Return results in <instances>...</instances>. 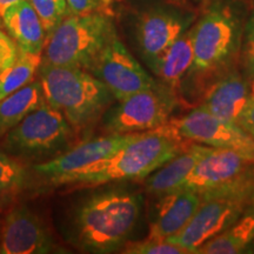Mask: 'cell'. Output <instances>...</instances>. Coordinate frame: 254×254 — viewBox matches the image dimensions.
<instances>
[{"label": "cell", "instance_id": "obj_16", "mask_svg": "<svg viewBox=\"0 0 254 254\" xmlns=\"http://www.w3.org/2000/svg\"><path fill=\"white\" fill-rule=\"evenodd\" d=\"M250 99L251 93L245 79L240 73L231 72L209 88L201 107L218 118L237 124Z\"/></svg>", "mask_w": 254, "mask_h": 254}, {"label": "cell", "instance_id": "obj_28", "mask_svg": "<svg viewBox=\"0 0 254 254\" xmlns=\"http://www.w3.org/2000/svg\"><path fill=\"white\" fill-rule=\"evenodd\" d=\"M69 14H88L105 12L110 0H66Z\"/></svg>", "mask_w": 254, "mask_h": 254}, {"label": "cell", "instance_id": "obj_31", "mask_svg": "<svg viewBox=\"0 0 254 254\" xmlns=\"http://www.w3.org/2000/svg\"><path fill=\"white\" fill-rule=\"evenodd\" d=\"M251 97H254V81L252 84V88H251Z\"/></svg>", "mask_w": 254, "mask_h": 254}, {"label": "cell", "instance_id": "obj_18", "mask_svg": "<svg viewBox=\"0 0 254 254\" xmlns=\"http://www.w3.org/2000/svg\"><path fill=\"white\" fill-rule=\"evenodd\" d=\"M212 147L202 144H193L168 160L147 178L145 187L151 195L161 198L178 190L199 160Z\"/></svg>", "mask_w": 254, "mask_h": 254}, {"label": "cell", "instance_id": "obj_5", "mask_svg": "<svg viewBox=\"0 0 254 254\" xmlns=\"http://www.w3.org/2000/svg\"><path fill=\"white\" fill-rule=\"evenodd\" d=\"M192 28L194 51L192 72L209 73L226 67L239 52L243 26L240 18L230 6H213Z\"/></svg>", "mask_w": 254, "mask_h": 254}, {"label": "cell", "instance_id": "obj_11", "mask_svg": "<svg viewBox=\"0 0 254 254\" xmlns=\"http://www.w3.org/2000/svg\"><path fill=\"white\" fill-rule=\"evenodd\" d=\"M140 133H111L106 136L90 139L59 157L37 165L34 170L40 177L49 179L52 184H58L81 168L112 157L120 148L138 138Z\"/></svg>", "mask_w": 254, "mask_h": 254}, {"label": "cell", "instance_id": "obj_24", "mask_svg": "<svg viewBox=\"0 0 254 254\" xmlns=\"http://www.w3.org/2000/svg\"><path fill=\"white\" fill-rule=\"evenodd\" d=\"M27 184V172L25 168L0 151V192H12L23 189Z\"/></svg>", "mask_w": 254, "mask_h": 254}, {"label": "cell", "instance_id": "obj_22", "mask_svg": "<svg viewBox=\"0 0 254 254\" xmlns=\"http://www.w3.org/2000/svg\"><path fill=\"white\" fill-rule=\"evenodd\" d=\"M41 60L43 53L19 50L15 62L0 73V100L30 84L37 71H39Z\"/></svg>", "mask_w": 254, "mask_h": 254}, {"label": "cell", "instance_id": "obj_27", "mask_svg": "<svg viewBox=\"0 0 254 254\" xmlns=\"http://www.w3.org/2000/svg\"><path fill=\"white\" fill-rule=\"evenodd\" d=\"M19 55L17 43L0 28V73L15 62Z\"/></svg>", "mask_w": 254, "mask_h": 254}, {"label": "cell", "instance_id": "obj_25", "mask_svg": "<svg viewBox=\"0 0 254 254\" xmlns=\"http://www.w3.org/2000/svg\"><path fill=\"white\" fill-rule=\"evenodd\" d=\"M123 253L126 254H192L185 247L171 243L166 239H145L124 245Z\"/></svg>", "mask_w": 254, "mask_h": 254}, {"label": "cell", "instance_id": "obj_10", "mask_svg": "<svg viewBox=\"0 0 254 254\" xmlns=\"http://www.w3.org/2000/svg\"><path fill=\"white\" fill-rule=\"evenodd\" d=\"M172 123L184 139L209 147L236 151L254 163V139L236 123L218 118L201 106Z\"/></svg>", "mask_w": 254, "mask_h": 254}, {"label": "cell", "instance_id": "obj_9", "mask_svg": "<svg viewBox=\"0 0 254 254\" xmlns=\"http://www.w3.org/2000/svg\"><path fill=\"white\" fill-rule=\"evenodd\" d=\"M252 204L254 200L246 198L201 200L189 224L179 233L166 238V240L196 254L200 246L234 224Z\"/></svg>", "mask_w": 254, "mask_h": 254}, {"label": "cell", "instance_id": "obj_2", "mask_svg": "<svg viewBox=\"0 0 254 254\" xmlns=\"http://www.w3.org/2000/svg\"><path fill=\"white\" fill-rule=\"evenodd\" d=\"M142 195L110 190L90 196L74 217L75 240L81 249L110 253L125 245L140 215Z\"/></svg>", "mask_w": 254, "mask_h": 254}, {"label": "cell", "instance_id": "obj_4", "mask_svg": "<svg viewBox=\"0 0 254 254\" xmlns=\"http://www.w3.org/2000/svg\"><path fill=\"white\" fill-rule=\"evenodd\" d=\"M116 34L112 18L104 12L68 14L47 37L41 63L87 71Z\"/></svg>", "mask_w": 254, "mask_h": 254}, {"label": "cell", "instance_id": "obj_17", "mask_svg": "<svg viewBox=\"0 0 254 254\" xmlns=\"http://www.w3.org/2000/svg\"><path fill=\"white\" fill-rule=\"evenodd\" d=\"M2 24L19 50L31 53H43L47 33L39 15L28 0L12 5L1 17Z\"/></svg>", "mask_w": 254, "mask_h": 254}, {"label": "cell", "instance_id": "obj_20", "mask_svg": "<svg viewBox=\"0 0 254 254\" xmlns=\"http://www.w3.org/2000/svg\"><path fill=\"white\" fill-rule=\"evenodd\" d=\"M254 240V204L220 234L206 241L199 254H234L244 252Z\"/></svg>", "mask_w": 254, "mask_h": 254}, {"label": "cell", "instance_id": "obj_12", "mask_svg": "<svg viewBox=\"0 0 254 254\" xmlns=\"http://www.w3.org/2000/svg\"><path fill=\"white\" fill-rule=\"evenodd\" d=\"M193 17L172 8H152L139 17L135 25V39L146 64L161 53L185 33Z\"/></svg>", "mask_w": 254, "mask_h": 254}, {"label": "cell", "instance_id": "obj_7", "mask_svg": "<svg viewBox=\"0 0 254 254\" xmlns=\"http://www.w3.org/2000/svg\"><path fill=\"white\" fill-rule=\"evenodd\" d=\"M177 97L174 90L160 82L118 100L105 114L104 125L110 133L145 132L170 120Z\"/></svg>", "mask_w": 254, "mask_h": 254}, {"label": "cell", "instance_id": "obj_30", "mask_svg": "<svg viewBox=\"0 0 254 254\" xmlns=\"http://www.w3.org/2000/svg\"><path fill=\"white\" fill-rule=\"evenodd\" d=\"M21 1V0H0V18L5 13V11L12 5L17 4V2Z\"/></svg>", "mask_w": 254, "mask_h": 254}, {"label": "cell", "instance_id": "obj_21", "mask_svg": "<svg viewBox=\"0 0 254 254\" xmlns=\"http://www.w3.org/2000/svg\"><path fill=\"white\" fill-rule=\"evenodd\" d=\"M44 101L40 80L30 84L0 100V135L18 125Z\"/></svg>", "mask_w": 254, "mask_h": 254}, {"label": "cell", "instance_id": "obj_26", "mask_svg": "<svg viewBox=\"0 0 254 254\" xmlns=\"http://www.w3.org/2000/svg\"><path fill=\"white\" fill-rule=\"evenodd\" d=\"M243 60L247 74L254 77V11L250 15L243 33Z\"/></svg>", "mask_w": 254, "mask_h": 254}, {"label": "cell", "instance_id": "obj_6", "mask_svg": "<svg viewBox=\"0 0 254 254\" xmlns=\"http://www.w3.org/2000/svg\"><path fill=\"white\" fill-rule=\"evenodd\" d=\"M71 134L72 126L63 113L44 99L39 107L6 133L2 146L15 157H37L58 151Z\"/></svg>", "mask_w": 254, "mask_h": 254}, {"label": "cell", "instance_id": "obj_1", "mask_svg": "<svg viewBox=\"0 0 254 254\" xmlns=\"http://www.w3.org/2000/svg\"><path fill=\"white\" fill-rule=\"evenodd\" d=\"M186 147L172 120H168L163 126L141 132L138 138L120 148L112 157L64 178L58 185H100L120 180L142 179Z\"/></svg>", "mask_w": 254, "mask_h": 254}, {"label": "cell", "instance_id": "obj_29", "mask_svg": "<svg viewBox=\"0 0 254 254\" xmlns=\"http://www.w3.org/2000/svg\"><path fill=\"white\" fill-rule=\"evenodd\" d=\"M237 124L254 139V97H251Z\"/></svg>", "mask_w": 254, "mask_h": 254}, {"label": "cell", "instance_id": "obj_13", "mask_svg": "<svg viewBox=\"0 0 254 254\" xmlns=\"http://www.w3.org/2000/svg\"><path fill=\"white\" fill-rule=\"evenodd\" d=\"M55 243L43 221L26 207H17L5 219L0 234V254H44Z\"/></svg>", "mask_w": 254, "mask_h": 254}, {"label": "cell", "instance_id": "obj_14", "mask_svg": "<svg viewBox=\"0 0 254 254\" xmlns=\"http://www.w3.org/2000/svg\"><path fill=\"white\" fill-rule=\"evenodd\" d=\"M251 164L252 161L236 151L212 147L200 159L178 190H192L200 194L230 182Z\"/></svg>", "mask_w": 254, "mask_h": 254}, {"label": "cell", "instance_id": "obj_23", "mask_svg": "<svg viewBox=\"0 0 254 254\" xmlns=\"http://www.w3.org/2000/svg\"><path fill=\"white\" fill-rule=\"evenodd\" d=\"M28 1L39 15L47 37L69 14L66 0H28Z\"/></svg>", "mask_w": 254, "mask_h": 254}, {"label": "cell", "instance_id": "obj_15", "mask_svg": "<svg viewBox=\"0 0 254 254\" xmlns=\"http://www.w3.org/2000/svg\"><path fill=\"white\" fill-rule=\"evenodd\" d=\"M200 204V194L192 190H178L161 196L147 238L166 239L179 233L189 224Z\"/></svg>", "mask_w": 254, "mask_h": 254}, {"label": "cell", "instance_id": "obj_8", "mask_svg": "<svg viewBox=\"0 0 254 254\" xmlns=\"http://www.w3.org/2000/svg\"><path fill=\"white\" fill-rule=\"evenodd\" d=\"M103 82L117 100L158 84L141 67L119 37L114 36L87 69Z\"/></svg>", "mask_w": 254, "mask_h": 254}, {"label": "cell", "instance_id": "obj_19", "mask_svg": "<svg viewBox=\"0 0 254 254\" xmlns=\"http://www.w3.org/2000/svg\"><path fill=\"white\" fill-rule=\"evenodd\" d=\"M194 60L193 28L183 33L157 59L147 64L160 82L176 91L183 78L190 71Z\"/></svg>", "mask_w": 254, "mask_h": 254}, {"label": "cell", "instance_id": "obj_3", "mask_svg": "<svg viewBox=\"0 0 254 254\" xmlns=\"http://www.w3.org/2000/svg\"><path fill=\"white\" fill-rule=\"evenodd\" d=\"M39 80L46 103L60 111L75 129L94 123L113 98L103 82L84 68L41 63Z\"/></svg>", "mask_w": 254, "mask_h": 254}]
</instances>
